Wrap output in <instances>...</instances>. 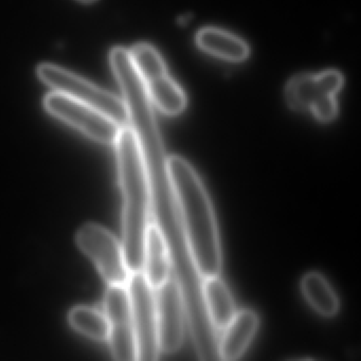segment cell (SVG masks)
I'll return each mask as SVG.
<instances>
[{"label": "cell", "mask_w": 361, "mask_h": 361, "mask_svg": "<svg viewBox=\"0 0 361 361\" xmlns=\"http://www.w3.org/2000/svg\"><path fill=\"white\" fill-rule=\"evenodd\" d=\"M115 145L123 196L122 245L132 274L142 270L145 232L151 223V190L142 152L130 126L121 128Z\"/></svg>", "instance_id": "cell-2"}, {"label": "cell", "mask_w": 361, "mask_h": 361, "mask_svg": "<svg viewBox=\"0 0 361 361\" xmlns=\"http://www.w3.org/2000/svg\"><path fill=\"white\" fill-rule=\"evenodd\" d=\"M111 355L118 361H136L137 345L126 285H109L104 298Z\"/></svg>", "instance_id": "cell-9"}, {"label": "cell", "mask_w": 361, "mask_h": 361, "mask_svg": "<svg viewBox=\"0 0 361 361\" xmlns=\"http://www.w3.org/2000/svg\"><path fill=\"white\" fill-rule=\"evenodd\" d=\"M166 168L194 266L202 279L219 276L223 267L214 209L195 169L180 156L166 158Z\"/></svg>", "instance_id": "cell-1"}, {"label": "cell", "mask_w": 361, "mask_h": 361, "mask_svg": "<svg viewBox=\"0 0 361 361\" xmlns=\"http://www.w3.org/2000/svg\"><path fill=\"white\" fill-rule=\"evenodd\" d=\"M37 75L54 92L98 109L121 128L130 126L128 109L124 100L111 92L56 65L42 64L37 68Z\"/></svg>", "instance_id": "cell-3"}, {"label": "cell", "mask_w": 361, "mask_h": 361, "mask_svg": "<svg viewBox=\"0 0 361 361\" xmlns=\"http://www.w3.org/2000/svg\"><path fill=\"white\" fill-rule=\"evenodd\" d=\"M257 326L259 316L255 310H238L217 342L219 359L232 361L240 358L255 337Z\"/></svg>", "instance_id": "cell-11"}, {"label": "cell", "mask_w": 361, "mask_h": 361, "mask_svg": "<svg viewBox=\"0 0 361 361\" xmlns=\"http://www.w3.org/2000/svg\"><path fill=\"white\" fill-rule=\"evenodd\" d=\"M136 336L137 360L154 361L159 358L157 310L155 289L142 271L132 272L128 284Z\"/></svg>", "instance_id": "cell-7"}, {"label": "cell", "mask_w": 361, "mask_h": 361, "mask_svg": "<svg viewBox=\"0 0 361 361\" xmlns=\"http://www.w3.org/2000/svg\"><path fill=\"white\" fill-rule=\"evenodd\" d=\"M75 242L82 252L97 266L107 284H128L130 271L123 245L106 228L98 224H85L78 230Z\"/></svg>", "instance_id": "cell-6"}, {"label": "cell", "mask_w": 361, "mask_h": 361, "mask_svg": "<svg viewBox=\"0 0 361 361\" xmlns=\"http://www.w3.org/2000/svg\"><path fill=\"white\" fill-rule=\"evenodd\" d=\"M202 297L207 316L215 329H224L236 314L229 287L219 276L202 279Z\"/></svg>", "instance_id": "cell-13"}, {"label": "cell", "mask_w": 361, "mask_h": 361, "mask_svg": "<svg viewBox=\"0 0 361 361\" xmlns=\"http://www.w3.org/2000/svg\"><path fill=\"white\" fill-rule=\"evenodd\" d=\"M196 42L207 54L223 60L242 62L249 56V47L243 39L221 29H202L198 32Z\"/></svg>", "instance_id": "cell-14"}, {"label": "cell", "mask_w": 361, "mask_h": 361, "mask_svg": "<svg viewBox=\"0 0 361 361\" xmlns=\"http://www.w3.org/2000/svg\"><path fill=\"white\" fill-rule=\"evenodd\" d=\"M80 1H82V3H94V1H96V0H80Z\"/></svg>", "instance_id": "cell-17"}, {"label": "cell", "mask_w": 361, "mask_h": 361, "mask_svg": "<svg viewBox=\"0 0 361 361\" xmlns=\"http://www.w3.org/2000/svg\"><path fill=\"white\" fill-rule=\"evenodd\" d=\"M135 67L152 102L169 116L180 114L187 105L185 92L169 75L166 65L155 48L138 44L130 51Z\"/></svg>", "instance_id": "cell-5"}, {"label": "cell", "mask_w": 361, "mask_h": 361, "mask_svg": "<svg viewBox=\"0 0 361 361\" xmlns=\"http://www.w3.org/2000/svg\"><path fill=\"white\" fill-rule=\"evenodd\" d=\"M160 354H173L183 343L187 316L185 298L174 276L155 288Z\"/></svg>", "instance_id": "cell-10"}, {"label": "cell", "mask_w": 361, "mask_h": 361, "mask_svg": "<svg viewBox=\"0 0 361 361\" xmlns=\"http://www.w3.org/2000/svg\"><path fill=\"white\" fill-rule=\"evenodd\" d=\"M342 84L343 78L336 71L297 75L287 85V103L295 111H310L319 121H331L337 116L336 94Z\"/></svg>", "instance_id": "cell-4"}, {"label": "cell", "mask_w": 361, "mask_h": 361, "mask_svg": "<svg viewBox=\"0 0 361 361\" xmlns=\"http://www.w3.org/2000/svg\"><path fill=\"white\" fill-rule=\"evenodd\" d=\"M44 105L48 113L88 138L104 145H115L121 126L98 109L56 92L46 97Z\"/></svg>", "instance_id": "cell-8"}, {"label": "cell", "mask_w": 361, "mask_h": 361, "mask_svg": "<svg viewBox=\"0 0 361 361\" xmlns=\"http://www.w3.org/2000/svg\"><path fill=\"white\" fill-rule=\"evenodd\" d=\"M141 271L154 289L172 276V262L168 244L159 228L153 223H149L145 232Z\"/></svg>", "instance_id": "cell-12"}, {"label": "cell", "mask_w": 361, "mask_h": 361, "mask_svg": "<svg viewBox=\"0 0 361 361\" xmlns=\"http://www.w3.org/2000/svg\"><path fill=\"white\" fill-rule=\"evenodd\" d=\"M301 289L310 306L324 317H333L339 310V299L326 279L319 272H308L301 281Z\"/></svg>", "instance_id": "cell-15"}, {"label": "cell", "mask_w": 361, "mask_h": 361, "mask_svg": "<svg viewBox=\"0 0 361 361\" xmlns=\"http://www.w3.org/2000/svg\"><path fill=\"white\" fill-rule=\"evenodd\" d=\"M71 326L85 337L97 341L109 339V321L100 310L90 306H75L68 314Z\"/></svg>", "instance_id": "cell-16"}]
</instances>
